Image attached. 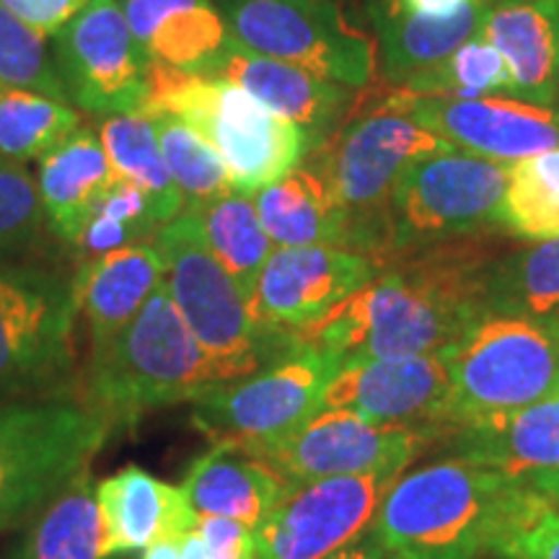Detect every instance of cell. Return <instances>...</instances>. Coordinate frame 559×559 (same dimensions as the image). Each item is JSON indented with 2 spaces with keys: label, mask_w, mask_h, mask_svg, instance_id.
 <instances>
[{
  "label": "cell",
  "mask_w": 559,
  "mask_h": 559,
  "mask_svg": "<svg viewBox=\"0 0 559 559\" xmlns=\"http://www.w3.org/2000/svg\"><path fill=\"white\" fill-rule=\"evenodd\" d=\"M508 249L485 230L409 251L296 337L340 362L440 353L487 317L489 267Z\"/></svg>",
  "instance_id": "cell-1"
},
{
  "label": "cell",
  "mask_w": 559,
  "mask_h": 559,
  "mask_svg": "<svg viewBox=\"0 0 559 559\" xmlns=\"http://www.w3.org/2000/svg\"><path fill=\"white\" fill-rule=\"evenodd\" d=\"M521 487L498 469L436 459L394 479L368 539L391 559H485Z\"/></svg>",
  "instance_id": "cell-2"
},
{
  "label": "cell",
  "mask_w": 559,
  "mask_h": 559,
  "mask_svg": "<svg viewBox=\"0 0 559 559\" xmlns=\"http://www.w3.org/2000/svg\"><path fill=\"white\" fill-rule=\"evenodd\" d=\"M218 383L221 370L160 283L135 319L91 353L86 404L120 428L151 409L194 402Z\"/></svg>",
  "instance_id": "cell-3"
},
{
  "label": "cell",
  "mask_w": 559,
  "mask_h": 559,
  "mask_svg": "<svg viewBox=\"0 0 559 559\" xmlns=\"http://www.w3.org/2000/svg\"><path fill=\"white\" fill-rule=\"evenodd\" d=\"M169 111L198 130L226 164L234 192L254 194L311 153V138L236 83L151 60V99L140 115Z\"/></svg>",
  "instance_id": "cell-4"
},
{
  "label": "cell",
  "mask_w": 559,
  "mask_h": 559,
  "mask_svg": "<svg viewBox=\"0 0 559 559\" xmlns=\"http://www.w3.org/2000/svg\"><path fill=\"white\" fill-rule=\"evenodd\" d=\"M153 247L164 260L160 283L221 370L223 383L251 376L296 345V334H275L260 326L247 293L210 251L192 207L164 223Z\"/></svg>",
  "instance_id": "cell-5"
},
{
  "label": "cell",
  "mask_w": 559,
  "mask_h": 559,
  "mask_svg": "<svg viewBox=\"0 0 559 559\" xmlns=\"http://www.w3.org/2000/svg\"><path fill=\"white\" fill-rule=\"evenodd\" d=\"M440 355L449 370V436L461 425L551 400L559 383V337L547 321L487 313Z\"/></svg>",
  "instance_id": "cell-6"
},
{
  "label": "cell",
  "mask_w": 559,
  "mask_h": 559,
  "mask_svg": "<svg viewBox=\"0 0 559 559\" xmlns=\"http://www.w3.org/2000/svg\"><path fill=\"white\" fill-rule=\"evenodd\" d=\"M115 425L86 402H16L0 407V531L45 510L88 472Z\"/></svg>",
  "instance_id": "cell-7"
},
{
  "label": "cell",
  "mask_w": 559,
  "mask_h": 559,
  "mask_svg": "<svg viewBox=\"0 0 559 559\" xmlns=\"http://www.w3.org/2000/svg\"><path fill=\"white\" fill-rule=\"evenodd\" d=\"M453 151L409 117L391 111L355 115L340 132L317 145L309 166L330 185L347 218V249L379 267L386 207L396 181L415 160Z\"/></svg>",
  "instance_id": "cell-8"
},
{
  "label": "cell",
  "mask_w": 559,
  "mask_h": 559,
  "mask_svg": "<svg viewBox=\"0 0 559 559\" xmlns=\"http://www.w3.org/2000/svg\"><path fill=\"white\" fill-rule=\"evenodd\" d=\"M506 187L508 164L456 148L409 164L386 207L379 272L430 243L498 230Z\"/></svg>",
  "instance_id": "cell-9"
},
{
  "label": "cell",
  "mask_w": 559,
  "mask_h": 559,
  "mask_svg": "<svg viewBox=\"0 0 559 559\" xmlns=\"http://www.w3.org/2000/svg\"><path fill=\"white\" fill-rule=\"evenodd\" d=\"M337 368V358L296 337V345L267 366L198 396L192 423L215 443H234L251 453L270 449L324 409L326 383Z\"/></svg>",
  "instance_id": "cell-10"
},
{
  "label": "cell",
  "mask_w": 559,
  "mask_h": 559,
  "mask_svg": "<svg viewBox=\"0 0 559 559\" xmlns=\"http://www.w3.org/2000/svg\"><path fill=\"white\" fill-rule=\"evenodd\" d=\"M228 34L239 45L288 62L349 91L373 83L379 47L340 9V0H221Z\"/></svg>",
  "instance_id": "cell-11"
},
{
  "label": "cell",
  "mask_w": 559,
  "mask_h": 559,
  "mask_svg": "<svg viewBox=\"0 0 559 559\" xmlns=\"http://www.w3.org/2000/svg\"><path fill=\"white\" fill-rule=\"evenodd\" d=\"M355 115L391 111L409 117L419 128L443 138L456 151L498 164H515L536 153L559 148V109L542 107L508 94H487L479 99L423 96L400 86L362 88Z\"/></svg>",
  "instance_id": "cell-12"
},
{
  "label": "cell",
  "mask_w": 559,
  "mask_h": 559,
  "mask_svg": "<svg viewBox=\"0 0 559 559\" xmlns=\"http://www.w3.org/2000/svg\"><path fill=\"white\" fill-rule=\"evenodd\" d=\"M55 68L68 102L94 115H140L151 99V58L117 0H91L55 34Z\"/></svg>",
  "instance_id": "cell-13"
},
{
  "label": "cell",
  "mask_w": 559,
  "mask_h": 559,
  "mask_svg": "<svg viewBox=\"0 0 559 559\" xmlns=\"http://www.w3.org/2000/svg\"><path fill=\"white\" fill-rule=\"evenodd\" d=\"M436 443L440 438L430 430L376 425L345 409H319L293 436L257 451L254 456L267 461L298 487L317 479L366 474L400 477L419 453Z\"/></svg>",
  "instance_id": "cell-14"
},
{
  "label": "cell",
  "mask_w": 559,
  "mask_h": 559,
  "mask_svg": "<svg viewBox=\"0 0 559 559\" xmlns=\"http://www.w3.org/2000/svg\"><path fill=\"white\" fill-rule=\"evenodd\" d=\"M73 285L0 264V391L58 381L73 362Z\"/></svg>",
  "instance_id": "cell-15"
},
{
  "label": "cell",
  "mask_w": 559,
  "mask_h": 559,
  "mask_svg": "<svg viewBox=\"0 0 559 559\" xmlns=\"http://www.w3.org/2000/svg\"><path fill=\"white\" fill-rule=\"evenodd\" d=\"M391 474L298 485L257 528V559H330L368 534Z\"/></svg>",
  "instance_id": "cell-16"
},
{
  "label": "cell",
  "mask_w": 559,
  "mask_h": 559,
  "mask_svg": "<svg viewBox=\"0 0 559 559\" xmlns=\"http://www.w3.org/2000/svg\"><path fill=\"white\" fill-rule=\"evenodd\" d=\"M449 370L440 353L407 358H353L326 383L324 409L353 412L376 425L436 432L443 443Z\"/></svg>",
  "instance_id": "cell-17"
},
{
  "label": "cell",
  "mask_w": 559,
  "mask_h": 559,
  "mask_svg": "<svg viewBox=\"0 0 559 559\" xmlns=\"http://www.w3.org/2000/svg\"><path fill=\"white\" fill-rule=\"evenodd\" d=\"M379 275L373 260L342 247H275L249 304L267 332L298 334Z\"/></svg>",
  "instance_id": "cell-18"
},
{
  "label": "cell",
  "mask_w": 559,
  "mask_h": 559,
  "mask_svg": "<svg viewBox=\"0 0 559 559\" xmlns=\"http://www.w3.org/2000/svg\"><path fill=\"white\" fill-rule=\"evenodd\" d=\"M200 75L236 83L249 96H254L262 107L298 124L311 138L313 148L332 135L334 124L353 104L349 88L321 81L288 62L264 58V55L239 45L234 37H228L226 47L200 70Z\"/></svg>",
  "instance_id": "cell-19"
},
{
  "label": "cell",
  "mask_w": 559,
  "mask_h": 559,
  "mask_svg": "<svg viewBox=\"0 0 559 559\" xmlns=\"http://www.w3.org/2000/svg\"><path fill=\"white\" fill-rule=\"evenodd\" d=\"M181 489L198 519H230L257 531L296 487L241 445L215 443L190 466Z\"/></svg>",
  "instance_id": "cell-20"
},
{
  "label": "cell",
  "mask_w": 559,
  "mask_h": 559,
  "mask_svg": "<svg viewBox=\"0 0 559 559\" xmlns=\"http://www.w3.org/2000/svg\"><path fill=\"white\" fill-rule=\"evenodd\" d=\"M443 449L445 456L510 477L559 469V396L461 425L443 440Z\"/></svg>",
  "instance_id": "cell-21"
},
{
  "label": "cell",
  "mask_w": 559,
  "mask_h": 559,
  "mask_svg": "<svg viewBox=\"0 0 559 559\" xmlns=\"http://www.w3.org/2000/svg\"><path fill=\"white\" fill-rule=\"evenodd\" d=\"M160 277L164 260L153 243H128L83 264L73 290L94 353L107 347L135 319L160 285Z\"/></svg>",
  "instance_id": "cell-22"
},
{
  "label": "cell",
  "mask_w": 559,
  "mask_h": 559,
  "mask_svg": "<svg viewBox=\"0 0 559 559\" xmlns=\"http://www.w3.org/2000/svg\"><path fill=\"white\" fill-rule=\"evenodd\" d=\"M96 495L117 557L198 528L200 519L187 502L185 489L166 485L140 466H124L96 481Z\"/></svg>",
  "instance_id": "cell-23"
},
{
  "label": "cell",
  "mask_w": 559,
  "mask_h": 559,
  "mask_svg": "<svg viewBox=\"0 0 559 559\" xmlns=\"http://www.w3.org/2000/svg\"><path fill=\"white\" fill-rule=\"evenodd\" d=\"M485 37L510 73V96L555 107L559 102L555 19L536 0H487Z\"/></svg>",
  "instance_id": "cell-24"
},
{
  "label": "cell",
  "mask_w": 559,
  "mask_h": 559,
  "mask_svg": "<svg viewBox=\"0 0 559 559\" xmlns=\"http://www.w3.org/2000/svg\"><path fill=\"white\" fill-rule=\"evenodd\" d=\"M117 185L107 151L91 130H75L41 158L39 198L60 236L75 241Z\"/></svg>",
  "instance_id": "cell-25"
},
{
  "label": "cell",
  "mask_w": 559,
  "mask_h": 559,
  "mask_svg": "<svg viewBox=\"0 0 559 559\" xmlns=\"http://www.w3.org/2000/svg\"><path fill=\"white\" fill-rule=\"evenodd\" d=\"M122 11L151 60L190 73H200L230 37L210 0H122Z\"/></svg>",
  "instance_id": "cell-26"
},
{
  "label": "cell",
  "mask_w": 559,
  "mask_h": 559,
  "mask_svg": "<svg viewBox=\"0 0 559 559\" xmlns=\"http://www.w3.org/2000/svg\"><path fill=\"white\" fill-rule=\"evenodd\" d=\"M257 213L275 247H342L347 249V218L324 179L311 166H296L262 187Z\"/></svg>",
  "instance_id": "cell-27"
},
{
  "label": "cell",
  "mask_w": 559,
  "mask_h": 559,
  "mask_svg": "<svg viewBox=\"0 0 559 559\" xmlns=\"http://www.w3.org/2000/svg\"><path fill=\"white\" fill-rule=\"evenodd\" d=\"M487 0H474L451 19H419L407 13L368 11L376 29V47L383 70V83L402 86L417 70L438 66L464 41L481 34Z\"/></svg>",
  "instance_id": "cell-28"
},
{
  "label": "cell",
  "mask_w": 559,
  "mask_h": 559,
  "mask_svg": "<svg viewBox=\"0 0 559 559\" xmlns=\"http://www.w3.org/2000/svg\"><path fill=\"white\" fill-rule=\"evenodd\" d=\"M21 559H117L91 474H81L41 510Z\"/></svg>",
  "instance_id": "cell-29"
},
{
  "label": "cell",
  "mask_w": 559,
  "mask_h": 559,
  "mask_svg": "<svg viewBox=\"0 0 559 559\" xmlns=\"http://www.w3.org/2000/svg\"><path fill=\"white\" fill-rule=\"evenodd\" d=\"M99 140L107 151L115 177L135 185L148 198L156 226L174 221L187 207L185 194L174 185L164 156H160L151 117L111 115L102 122Z\"/></svg>",
  "instance_id": "cell-30"
},
{
  "label": "cell",
  "mask_w": 559,
  "mask_h": 559,
  "mask_svg": "<svg viewBox=\"0 0 559 559\" xmlns=\"http://www.w3.org/2000/svg\"><path fill=\"white\" fill-rule=\"evenodd\" d=\"M487 313L549 321L559 313V239L508 249L492 262Z\"/></svg>",
  "instance_id": "cell-31"
},
{
  "label": "cell",
  "mask_w": 559,
  "mask_h": 559,
  "mask_svg": "<svg viewBox=\"0 0 559 559\" xmlns=\"http://www.w3.org/2000/svg\"><path fill=\"white\" fill-rule=\"evenodd\" d=\"M192 210L198 213L202 234H205L215 260L226 267L236 285L247 293V298H251L264 262L275 251V243H272L260 221V213H257L254 198L228 192Z\"/></svg>",
  "instance_id": "cell-32"
},
{
  "label": "cell",
  "mask_w": 559,
  "mask_h": 559,
  "mask_svg": "<svg viewBox=\"0 0 559 559\" xmlns=\"http://www.w3.org/2000/svg\"><path fill=\"white\" fill-rule=\"evenodd\" d=\"M498 230L523 241L559 239V148L508 164Z\"/></svg>",
  "instance_id": "cell-33"
},
{
  "label": "cell",
  "mask_w": 559,
  "mask_h": 559,
  "mask_svg": "<svg viewBox=\"0 0 559 559\" xmlns=\"http://www.w3.org/2000/svg\"><path fill=\"white\" fill-rule=\"evenodd\" d=\"M79 111L37 91L0 83V156L11 160L45 158L79 130Z\"/></svg>",
  "instance_id": "cell-34"
},
{
  "label": "cell",
  "mask_w": 559,
  "mask_h": 559,
  "mask_svg": "<svg viewBox=\"0 0 559 559\" xmlns=\"http://www.w3.org/2000/svg\"><path fill=\"white\" fill-rule=\"evenodd\" d=\"M145 117H151L160 156L174 185L185 194L187 207H200L234 192L226 164L198 130L169 111H148Z\"/></svg>",
  "instance_id": "cell-35"
},
{
  "label": "cell",
  "mask_w": 559,
  "mask_h": 559,
  "mask_svg": "<svg viewBox=\"0 0 559 559\" xmlns=\"http://www.w3.org/2000/svg\"><path fill=\"white\" fill-rule=\"evenodd\" d=\"M400 88L423 96H453V99H479L487 94L510 96V73L500 52L479 34L464 41L438 66L412 73Z\"/></svg>",
  "instance_id": "cell-36"
},
{
  "label": "cell",
  "mask_w": 559,
  "mask_h": 559,
  "mask_svg": "<svg viewBox=\"0 0 559 559\" xmlns=\"http://www.w3.org/2000/svg\"><path fill=\"white\" fill-rule=\"evenodd\" d=\"M523 485V481H521ZM489 557L495 559H559V508L521 487L508 508Z\"/></svg>",
  "instance_id": "cell-37"
},
{
  "label": "cell",
  "mask_w": 559,
  "mask_h": 559,
  "mask_svg": "<svg viewBox=\"0 0 559 559\" xmlns=\"http://www.w3.org/2000/svg\"><path fill=\"white\" fill-rule=\"evenodd\" d=\"M0 83L37 91V94L68 104L66 88H62L58 68L47 52L45 37L21 24L3 5H0Z\"/></svg>",
  "instance_id": "cell-38"
},
{
  "label": "cell",
  "mask_w": 559,
  "mask_h": 559,
  "mask_svg": "<svg viewBox=\"0 0 559 559\" xmlns=\"http://www.w3.org/2000/svg\"><path fill=\"white\" fill-rule=\"evenodd\" d=\"M45 207L24 164L0 156V257L24 249L39 236Z\"/></svg>",
  "instance_id": "cell-39"
},
{
  "label": "cell",
  "mask_w": 559,
  "mask_h": 559,
  "mask_svg": "<svg viewBox=\"0 0 559 559\" xmlns=\"http://www.w3.org/2000/svg\"><path fill=\"white\" fill-rule=\"evenodd\" d=\"M88 3L91 0H0L5 11L45 39L66 29Z\"/></svg>",
  "instance_id": "cell-40"
},
{
  "label": "cell",
  "mask_w": 559,
  "mask_h": 559,
  "mask_svg": "<svg viewBox=\"0 0 559 559\" xmlns=\"http://www.w3.org/2000/svg\"><path fill=\"white\" fill-rule=\"evenodd\" d=\"M198 534L210 559H257V531L230 519H200Z\"/></svg>",
  "instance_id": "cell-41"
},
{
  "label": "cell",
  "mask_w": 559,
  "mask_h": 559,
  "mask_svg": "<svg viewBox=\"0 0 559 559\" xmlns=\"http://www.w3.org/2000/svg\"><path fill=\"white\" fill-rule=\"evenodd\" d=\"M96 215L124 223V226L138 230V234H145V230L156 226L148 198H145L135 185H128V181H120V179H117V185L111 187L107 198H104L99 213Z\"/></svg>",
  "instance_id": "cell-42"
},
{
  "label": "cell",
  "mask_w": 559,
  "mask_h": 559,
  "mask_svg": "<svg viewBox=\"0 0 559 559\" xmlns=\"http://www.w3.org/2000/svg\"><path fill=\"white\" fill-rule=\"evenodd\" d=\"M138 236V230L124 226V223L104 218V215H94L88 226L83 228V234L75 239V243L94 260V257L107 254L111 249H122L128 243H135Z\"/></svg>",
  "instance_id": "cell-43"
},
{
  "label": "cell",
  "mask_w": 559,
  "mask_h": 559,
  "mask_svg": "<svg viewBox=\"0 0 559 559\" xmlns=\"http://www.w3.org/2000/svg\"><path fill=\"white\" fill-rule=\"evenodd\" d=\"M474 0H368V11L407 13L419 19H451Z\"/></svg>",
  "instance_id": "cell-44"
},
{
  "label": "cell",
  "mask_w": 559,
  "mask_h": 559,
  "mask_svg": "<svg viewBox=\"0 0 559 559\" xmlns=\"http://www.w3.org/2000/svg\"><path fill=\"white\" fill-rule=\"evenodd\" d=\"M523 481V487L531 489V492L542 495L544 500H549L551 506L559 508V469H542V472H531L519 477Z\"/></svg>",
  "instance_id": "cell-45"
},
{
  "label": "cell",
  "mask_w": 559,
  "mask_h": 559,
  "mask_svg": "<svg viewBox=\"0 0 559 559\" xmlns=\"http://www.w3.org/2000/svg\"><path fill=\"white\" fill-rule=\"evenodd\" d=\"M330 559H391V557L383 549L376 547V544L370 542L366 534L362 539L349 544V547H345V549H340L337 555H332Z\"/></svg>",
  "instance_id": "cell-46"
},
{
  "label": "cell",
  "mask_w": 559,
  "mask_h": 559,
  "mask_svg": "<svg viewBox=\"0 0 559 559\" xmlns=\"http://www.w3.org/2000/svg\"><path fill=\"white\" fill-rule=\"evenodd\" d=\"M179 542L181 536H174V539H160L151 544L148 549H143V557L140 559H181L179 557Z\"/></svg>",
  "instance_id": "cell-47"
},
{
  "label": "cell",
  "mask_w": 559,
  "mask_h": 559,
  "mask_svg": "<svg viewBox=\"0 0 559 559\" xmlns=\"http://www.w3.org/2000/svg\"><path fill=\"white\" fill-rule=\"evenodd\" d=\"M179 557L181 559H210L205 544H202L198 528L190 531V534L181 536L179 542Z\"/></svg>",
  "instance_id": "cell-48"
},
{
  "label": "cell",
  "mask_w": 559,
  "mask_h": 559,
  "mask_svg": "<svg viewBox=\"0 0 559 559\" xmlns=\"http://www.w3.org/2000/svg\"><path fill=\"white\" fill-rule=\"evenodd\" d=\"M536 3H539V5H542V9L549 13V16H551V19H555V16H559V0H536Z\"/></svg>",
  "instance_id": "cell-49"
},
{
  "label": "cell",
  "mask_w": 559,
  "mask_h": 559,
  "mask_svg": "<svg viewBox=\"0 0 559 559\" xmlns=\"http://www.w3.org/2000/svg\"><path fill=\"white\" fill-rule=\"evenodd\" d=\"M555 52H557V83H559V16H555Z\"/></svg>",
  "instance_id": "cell-50"
},
{
  "label": "cell",
  "mask_w": 559,
  "mask_h": 559,
  "mask_svg": "<svg viewBox=\"0 0 559 559\" xmlns=\"http://www.w3.org/2000/svg\"><path fill=\"white\" fill-rule=\"evenodd\" d=\"M547 324H549V330H551V332H555V334H557V337H559V313H557V317H551V319L547 321Z\"/></svg>",
  "instance_id": "cell-51"
},
{
  "label": "cell",
  "mask_w": 559,
  "mask_h": 559,
  "mask_svg": "<svg viewBox=\"0 0 559 559\" xmlns=\"http://www.w3.org/2000/svg\"><path fill=\"white\" fill-rule=\"evenodd\" d=\"M298 3H326V0H298Z\"/></svg>",
  "instance_id": "cell-52"
},
{
  "label": "cell",
  "mask_w": 559,
  "mask_h": 559,
  "mask_svg": "<svg viewBox=\"0 0 559 559\" xmlns=\"http://www.w3.org/2000/svg\"><path fill=\"white\" fill-rule=\"evenodd\" d=\"M555 396H559V383H557V391H555Z\"/></svg>",
  "instance_id": "cell-53"
},
{
  "label": "cell",
  "mask_w": 559,
  "mask_h": 559,
  "mask_svg": "<svg viewBox=\"0 0 559 559\" xmlns=\"http://www.w3.org/2000/svg\"><path fill=\"white\" fill-rule=\"evenodd\" d=\"M485 559H495V557H485Z\"/></svg>",
  "instance_id": "cell-54"
}]
</instances>
